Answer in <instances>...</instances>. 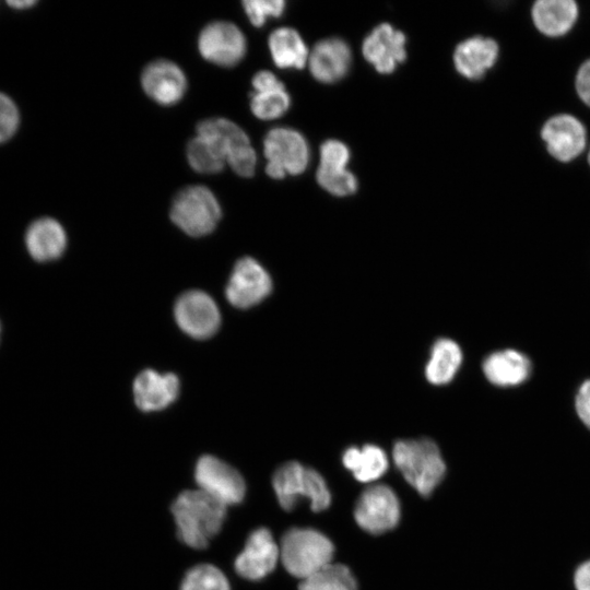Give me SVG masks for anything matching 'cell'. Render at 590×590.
Returning a JSON list of instances; mask_svg holds the SVG:
<instances>
[{
	"label": "cell",
	"instance_id": "cell-30",
	"mask_svg": "<svg viewBox=\"0 0 590 590\" xmlns=\"http://www.w3.org/2000/svg\"><path fill=\"white\" fill-rule=\"evenodd\" d=\"M180 590H231L225 575L215 566L201 564L185 575Z\"/></svg>",
	"mask_w": 590,
	"mask_h": 590
},
{
	"label": "cell",
	"instance_id": "cell-16",
	"mask_svg": "<svg viewBox=\"0 0 590 590\" xmlns=\"http://www.w3.org/2000/svg\"><path fill=\"white\" fill-rule=\"evenodd\" d=\"M351 61L349 45L337 37L318 42L308 58L311 75L322 83H333L342 79L349 71Z\"/></svg>",
	"mask_w": 590,
	"mask_h": 590
},
{
	"label": "cell",
	"instance_id": "cell-3",
	"mask_svg": "<svg viewBox=\"0 0 590 590\" xmlns=\"http://www.w3.org/2000/svg\"><path fill=\"white\" fill-rule=\"evenodd\" d=\"M284 568L302 580L332 563L334 547L321 532L311 528H292L280 544Z\"/></svg>",
	"mask_w": 590,
	"mask_h": 590
},
{
	"label": "cell",
	"instance_id": "cell-11",
	"mask_svg": "<svg viewBox=\"0 0 590 590\" xmlns=\"http://www.w3.org/2000/svg\"><path fill=\"white\" fill-rule=\"evenodd\" d=\"M272 290L268 271L255 259L244 257L233 269L225 288L227 300L237 308H249L262 302Z\"/></svg>",
	"mask_w": 590,
	"mask_h": 590
},
{
	"label": "cell",
	"instance_id": "cell-38",
	"mask_svg": "<svg viewBox=\"0 0 590 590\" xmlns=\"http://www.w3.org/2000/svg\"><path fill=\"white\" fill-rule=\"evenodd\" d=\"M576 590H590V559L583 562L575 571Z\"/></svg>",
	"mask_w": 590,
	"mask_h": 590
},
{
	"label": "cell",
	"instance_id": "cell-29",
	"mask_svg": "<svg viewBox=\"0 0 590 590\" xmlns=\"http://www.w3.org/2000/svg\"><path fill=\"white\" fill-rule=\"evenodd\" d=\"M291 105L285 87L271 91L255 92L250 99L252 114L262 120H272L286 113Z\"/></svg>",
	"mask_w": 590,
	"mask_h": 590
},
{
	"label": "cell",
	"instance_id": "cell-12",
	"mask_svg": "<svg viewBox=\"0 0 590 590\" xmlns=\"http://www.w3.org/2000/svg\"><path fill=\"white\" fill-rule=\"evenodd\" d=\"M541 137L548 153L560 162L576 158L586 148V129L568 114L551 117L542 127Z\"/></svg>",
	"mask_w": 590,
	"mask_h": 590
},
{
	"label": "cell",
	"instance_id": "cell-33",
	"mask_svg": "<svg viewBox=\"0 0 590 590\" xmlns=\"http://www.w3.org/2000/svg\"><path fill=\"white\" fill-rule=\"evenodd\" d=\"M226 164H228L237 175L241 177H251L255 174L257 165L256 151L251 144L247 145L233 153L227 158Z\"/></svg>",
	"mask_w": 590,
	"mask_h": 590
},
{
	"label": "cell",
	"instance_id": "cell-20",
	"mask_svg": "<svg viewBox=\"0 0 590 590\" xmlns=\"http://www.w3.org/2000/svg\"><path fill=\"white\" fill-rule=\"evenodd\" d=\"M483 371L489 382L500 387L522 384L531 371L529 358L516 350L497 351L483 363Z\"/></svg>",
	"mask_w": 590,
	"mask_h": 590
},
{
	"label": "cell",
	"instance_id": "cell-17",
	"mask_svg": "<svg viewBox=\"0 0 590 590\" xmlns=\"http://www.w3.org/2000/svg\"><path fill=\"white\" fill-rule=\"evenodd\" d=\"M179 392V379L172 373L153 369L141 371L133 382L135 404L143 411H158L174 402Z\"/></svg>",
	"mask_w": 590,
	"mask_h": 590
},
{
	"label": "cell",
	"instance_id": "cell-7",
	"mask_svg": "<svg viewBox=\"0 0 590 590\" xmlns=\"http://www.w3.org/2000/svg\"><path fill=\"white\" fill-rule=\"evenodd\" d=\"M354 517L363 530L371 534H381L398 524L399 499L388 485H369L356 502Z\"/></svg>",
	"mask_w": 590,
	"mask_h": 590
},
{
	"label": "cell",
	"instance_id": "cell-5",
	"mask_svg": "<svg viewBox=\"0 0 590 590\" xmlns=\"http://www.w3.org/2000/svg\"><path fill=\"white\" fill-rule=\"evenodd\" d=\"M222 211L214 193L202 185L180 190L170 208L172 221L187 235L200 237L210 234L219 223Z\"/></svg>",
	"mask_w": 590,
	"mask_h": 590
},
{
	"label": "cell",
	"instance_id": "cell-28",
	"mask_svg": "<svg viewBox=\"0 0 590 590\" xmlns=\"http://www.w3.org/2000/svg\"><path fill=\"white\" fill-rule=\"evenodd\" d=\"M316 178L326 191L338 197L350 196L357 189V180L346 166L319 164Z\"/></svg>",
	"mask_w": 590,
	"mask_h": 590
},
{
	"label": "cell",
	"instance_id": "cell-15",
	"mask_svg": "<svg viewBox=\"0 0 590 590\" xmlns=\"http://www.w3.org/2000/svg\"><path fill=\"white\" fill-rule=\"evenodd\" d=\"M141 84L148 96L160 105H174L186 93L187 78L173 61L155 60L149 63L141 75Z\"/></svg>",
	"mask_w": 590,
	"mask_h": 590
},
{
	"label": "cell",
	"instance_id": "cell-36",
	"mask_svg": "<svg viewBox=\"0 0 590 590\" xmlns=\"http://www.w3.org/2000/svg\"><path fill=\"white\" fill-rule=\"evenodd\" d=\"M576 91L580 99L590 106V59L585 61L576 75Z\"/></svg>",
	"mask_w": 590,
	"mask_h": 590
},
{
	"label": "cell",
	"instance_id": "cell-26",
	"mask_svg": "<svg viewBox=\"0 0 590 590\" xmlns=\"http://www.w3.org/2000/svg\"><path fill=\"white\" fill-rule=\"evenodd\" d=\"M189 165L198 173L215 174L226 164L223 149L212 139L197 134L187 145Z\"/></svg>",
	"mask_w": 590,
	"mask_h": 590
},
{
	"label": "cell",
	"instance_id": "cell-24",
	"mask_svg": "<svg viewBox=\"0 0 590 590\" xmlns=\"http://www.w3.org/2000/svg\"><path fill=\"white\" fill-rule=\"evenodd\" d=\"M269 48L279 68H303L309 54L299 33L288 26L279 27L269 37Z\"/></svg>",
	"mask_w": 590,
	"mask_h": 590
},
{
	"label": "cell",
	"instance_id": "cell-8",
	"mask_svg": "<svg viewBox=\"0 0 590 590\" xmlns=\"http://www.w3.org/2000/svg\"><path fill=\"white\" fill-rule=\"evenodd\" d=\"M194 480L199 489L215 498L226 507L238 504L246 493V485L240 473L216 457L202 456L194 470Z\"/></svg>",
	"mask_w": 590,
	"mask_h": 590
},
{
	"label": "cell",
	"instance_id": "cell-41",
	"mask_svg": "<svg viewBox=\"0 0 590 590\" xmlns=\"http://www.w3.org/2000/svg\"><path fill=\"white\" fill-rule=\"evenodd\" d=\"M0 334H1V323H0Z\"/></svg>",
	"mask_w": 590,
	"mask_h": 590
},
{
	"label": "cell",
	"instance_id": "cell-40",
	"mask_svg": "<svg viewBox=\"0 0 590 590\" xmlns=\"http://www.w3.org/2000/svg\"><path fill=\"white\" fill-rule=\"evenodd\" d=\"M588 162L590 164V151H589V154H588Z\"/></svg>",
	"mask_w": 590,
	"mask_h": 590
},
{
	"label": "cell",
	"instance_id": "cell-9",
	"mask_svg": "<svg viewBox=\"0 0 590 590\" xmlns=\"http://www.w3.org/2000/svg\"><path fill=\"white\" fill-rule=\"evenodd\" d=\"M175 319L179 328L194 339L213 335L221 323L215 302L199 290L187 291L176 300Z\"/></svg>",
	"mask_w": 590,
	"mask_h": 590
},
{
	"label": "cell",
	"instance_id": "cell-22",
	"mask_svg": "<svg viewBox=\"0 0 590 590\" xmlns=\"http://www.w3.org/2000/svg\"><path fill=\"white\" fill-rule=\"evenodd\" d=\"M342 462L357 481L364 483L381 477L389 463L386 452L376 445L347 448L342 456Z\"/></svg>",
	"mask_w": 590,
	"mask_h": 590
},
{
	"label": "cell",
	"instance_id": "cell-32",
	"mask_svg": "<svg viewBox=\"0 0 590 590\" xmlns=\"http://www.w3.org/2000/svg\"><path fill=\"white\" fill-rule=\"evenodd\" d=\"M19 126V110L13 101L0 93V143L9 140Z\"/></svg>",
	"mask_w": 590,
	"mask_h": 590
},
{
	"label": "cell",
	"instance_id": "cell-31",
	"mask_svg": "<svg viewBox=\"0 0 590 590\" xmlns=\"http://www.w3.org/2000/svg\"><path fill=\"white\" fill-rule=\"evenodd\" d=\"M244 10L255 26L264 24L269 16H280L285 8L283 0H245L243 1Z\"/></svg>",
	"mask_w": 590,
	"mask_h": 590
},
{
	"label": "cell",
	"instance_id": "cell-4",
	"mask_svg": "<svg viewBox=\"0 0 590 590\" xmlns=\"http://www.w3.org/2000/svg\"><path fill=\"white\" fill-rule=\"evenodd\" d=\"M272 485L285 510H292L302 497L310 502L314 511H321L331 503V494L320 473L296 461L282 464L273 474Z\"/></svg>",
	"mask_w": 590,
	"mask_h": 590
},
{
	"label": "cell",
	"instance_id": "cell-19",
	"mask_svg": "<svg viewBox=\"0 0 590 590\" xmlns=\"http://www.w3.org/2000/svg\"><path fill=\"white\" fill-rule=\"evenodd\" d=\"M25 246L35 261H54L66 250L67 234L55 219L42 217L28 226L25 233Z\"/></svg>",
	"mask_w": 590,
	"mask_h": 590
},
{
	"label": "cell",
	"instance_id": "cell-25",
	"mask_svg": "<svg viewBox=\"0 0 590 590\" xmlns=\"http://www.w3.org/2000/svg\"><path fill=\"white\" fill-rule=\"evenodd\" d=\"M197 134L214 140L227 158L244 146L250 145L247 133L235 122L225 118H209L198 123Z\"/></svg>",
	"mask_w": 590,
	"mask_h": 590
},
{
	"label": "cell",
	"instance_id": "cell-13",
	"mask_svg": "<svg viewBox=\"0 0 590 590\" xmlns=\"http://www.w3.org/2000/svg\"><path fill=\"white\" fill-rule=\"evenodd\" d=\"M280 558V547L271 532L260 528L250 533L244 550L236 557V573L249 580H259L270 574Z\"/></svg>",
	"mask_w": 590,
	"mask_h": 590
},
{
	"label": "cell",
	"instance_id": "cell-21",
	"mask_svg": "<svg viewBox=\"0 0 590 590\" xmlns=\"http://www.w3.org/2000/svg\"><path fill=\"white\" fill-rule=\"evenodd\" d=\"M536 28L547 36L566 34L578 17V7L573 0H539L531 10Z\"/></svg>",
	"mask_w": 590,
	"mask_h": 590
},
{
	"label": "cell",
	"instance_id": "cell-2",
	"mask_svg": "<svg viewBox=\"0 0 590 590\" xmlns=\"http://www.w3.org/2000/svg\"><path fill=\"white\" fill-rule=\"evenodd\" d=\"M392 459L405 481L425 497L433 493L446 473L440 450L428 438L397 441Z\"/></svg>",
	"mask_w": 590,
	"mask_h": 590
},
{
	"label": "cell",
	"instance_id": "cell-23",
	"mask_svg": "<svg viewBox=\"0 0 590 590\" xmlns=\"http://www.w3.org/2000/svg\"><path fill=\"white\" fill-rule=\"evenodd\" d=\"M461 363L462 351L459 344L451 339L441 338L432 347L425 376L433 385H446L455 378Z\"/></svg>",
	"mask_w": 590,
	"mask_h": 590
},
{
	"label": "cell",
	"instance_id": "cell-10",
	"mask_svg": "<svg viewBox=\"0 0 590 590\" xmlns=\"http://www.w3.org/2000/svg\"><path fill=\"white\" fill-rule=\"evenodd\" d=\"M198 49L205 60L217 66L232 67L245 56L246 38L235 24L215 21L201 31Z\"/></svg>",
	"mask_w": 590,
	"mask_h": 590
},
{
	"label": "cell",
	"instance_id": "cell-39",
	"mask_svg": "<svg viewBox=\"0 0 590 590\" xmlns=\"http://www.w3.org/2000/svg\"><path fill=\"white\" fill-rule=\"evenodd\" d=\"M36 1L33 0H15V1H8V4L14 9H27L35 4Z\"/></svg>",
	"mask_w": 590,
	"mask_h": 590
},
{
	"label": "cell",
	"instance_id": "cell-14",
	"mask_svg": "<svg viewBox=\"0 0 590 590\" xmlns=\"http://www.w3.org/2000/svg\"><path fill=\"white\" fill-rule=\"evenodd\" d=\"M405 35L388 23L376 26L364 39L365 59L380 73H391L406 58Z\"/></svg>",
	"mask_w": 590,
	"mask_h": 590
},
{
	"label": "cell",
	"instance_id": "cell-1",
	"mask_svg": "<svg viewBox=\"0 0 590 590\" xmlns=\"http://www.w3.org/2000/svg\"><path fill=\"white\" fill-rule=\"evenodd\" d=\"M172 512L180 541L202 550L221 530L226 506L199 488L187 489L175 499Z\"/></svg>",
	"mask_w": 590,
	"mask_h": 590
},
{
	"label": "cell",
	"instance_id": "cell-35",
	"mask_svg": "<svg viewBox=\"0 0 590 590\" xmlns=\"http://www.w3.org/2000/svg\"><path fill=\"white\" fill-rule=\"evenodd\" d=\"M576 412L581 422L590 428V380L585 381L576 396Z\"/></svg>",
	"mask_w": 590,
	"mask_h": 590
},
{
	"label": "cell",
	"instance_id": "cell-18",
	"mask_svg": "<svg viewBox=\"0 0 590 590\" xmlns=\"http://www.w3.org/2000/svg\"><path fill=\"white\" fill-rule=\"evenodd\" d=\"M497 57L498 45L494 39L473 36L458 44L453 52V63L461 75L477 80L494 66Z\"/></svg>",
	"mask_w": 590,
	"mask_h": 590
},
{
	"label": "cell",
	"instance_id": "cell-37",
	"mask_svg": "<svg viewBox=\"0 0 590 590\" xmlns=\"http://www.w3.org/2000/svg\"><path fill=\"white\" fill-rule=\"evenodd\" d=\"M252 86L255 92H263L283 88L284 84L276 78L274 73L262 70L257 72L252 78Z\"/></svg>",
	"mask_w": 590,
	"mask_h": 590
},
{
	"label": "cell",
	"instance_id": "cell-27",
	"mask_svg": "<svg viewBox=\"0 0 590 590\" xmlns=\"http://www.w3.org/2000/svg\"><path fill=\"white\" fill-rule=\"evenodd\" d=\"M356 580L345 565L330 563L299 583L298 590H356Z\"/></svg>",
	"mask_w": 590,
	"mask_h": 590
},
{
	"label": "cell",
	"instance_id": "cell-6",
	"mask_svg": "<svg viewBox=\"0 0 590 590\" xmlns=\"http://www.w3.org/2000/svg\"><path fill=\"white\" fill-rule=\"evenodd\" d=\"M263 153L268 160L266 173L273 179L303 173L309 163L306 139L291 128H273L263 140Z\"/></svg>",
	"mask_w": 590,
	"mask_h": 590
},
{
	"label": "cell",
	"instance_id": "cell-34",
	"mask_svg": "<svg viewBox=\"0 0 590 590\" xmlns=\"http://www.w3.org/2000/svg\"><path fill=\"white\" fill-rule=\"evenodd\" d=\"M350 156L349 148L339 140H327L320 148V164L346 166Z\"/></svg>",
	"mask_w": 590,
	"mask_h": 590
}]
</instances>
